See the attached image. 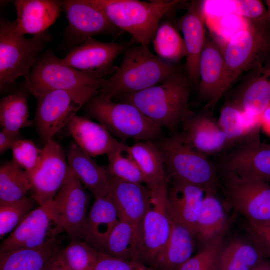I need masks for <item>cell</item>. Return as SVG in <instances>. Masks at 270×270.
Instances as JSON below:
<instances>
[{
  "label": "cell",
  "instance_id": "37",
  "mask_svg": "<svg viewBox=\"0 0 270 270\" xmlns=\"http://www.w3.org/2000/svg\"><path fill=\"white\" fill-rule=\"evenodd\" d=\"M129 146L118 142L106 154L109 174L120 180L145 184V180L139 167L132 156Z\"/></svg>",
  "mask_w": 270,
  "mask_h": 270
},
{
  "label": "cell",
  "instance_id": "24",
  "mask_svg": "<svg viewBox=\"0 0 270 270\" xmlns=\"http://www.w3.org/2000/svg\"><path fill=\"white\" fill-rule=\"evenodd\" d=\"M204 190L196 186L172 180L168 186L167 204L171 220L190 230L196 235L197 221Z\"/></svg>",
  "mask_w": 270,
  "mask_h": 270
},
{
  "label": "cell",
  "instance_id": "42",
  "mask_svg": "<svg viewBox=\"0 0 270 270\" xmlns=\"http://www.w3.org/2000/svg\"><path fill=\"white\" fill-rule=\"evenodd\" d=\"M13 161L25 170L28 176L38 167L42 156V148L31 140L20 138L12 147Z\"/></svg>",
  "mask_w": 270,
  "mask_h": 270
},
{
  "label": "cell",
  "instance_id": "17",
  "mask_svg": "<svg viewBox=\"0 0 270 270\" xmlns=\"http://www.w3.org/2000/svg\"><path fill=\"white\" fill-rule=\"evenodd\" d=\"M62 2L68 22L66 36L74 46L94 36L118 34L122 31L88 0H65Z\"/></svg>",
  "mask_w": 270,
  "mask_h": 270
},
{
  "label": "cell",
  "instance_id": "10",
  "mask_svg": "<svg viewBox=\"0 0 270 270\" xmlns=\"http://www.w3.org/2000/svg\"><path fill=\"white\" fill-rule=\"evenodd\" d=\"M218 176L226 205L247 220H270L268 182L221 171Z\"/></svg>",
  "mask_w": 270,
  "mask_h": 270
},
{
  "label": "cell",
  "instance_id": "4",
  "mask_svg": "<svg viewBox=\"0 0 270 270\" xmlns=\"http://www.w3.org/2000/svg\"><path fill=\"white\" fill-rule=\"evenodd\" d=\"M153 142L172 180L196 186L205 192H216L220 181L215 164L186 142L179 132Z\"/></svg>",
  "mask_w": 270,
  "mask_h": 270
},
{
  "label": "cell",
  "instance_id": "45",
  "mask_svg": "<svg viewBox=\"0 0 270 270\" xmlns=\"http://www.w3.org/2000/svg\"><path fill=\"white\" fill-rule=\"evenodd\" d=\"M93 270H158L133 260H126L100 252Z\"/></svg>",
  "mask_w": 270,
  "mask_h": 270
},
{
  "label": "cell",
  "instance_id": "1",
  "mask_svg": "<svg viewBox=\"0 0 270 270\" xmlns=\"http://www.w3.org/2000/svg\"><path fill=\"white\" fill-rule=\"evenodd\" d=\"M180 71L178 64L162 60L148 46H130L97 94L113 100L160 84Z\"/></svg>",
  "mask_w": 270,
  "mask_h": 270
},
{
  "label": "cell",
  "instance_id": "14",
  "mask_svg": "<svg viewBox=\"0 0 270 270\" xmlns=\"http://www.w3.org/2000/svg\"><path fill=\"white\" fill-rule=\"evenodd\" d=\"M71 172L61 146L53 140L46 142L36 170L29 176L31 197L39 206L52 200Z\"/></svg>",
  "mask_w": 270,
  "mask_h": 270
},
{
  "label": "cell",
  "instance_id": "29",
  "mask_svg": "<svg viewBox=\"0 0 270 270\" xmlns=\"http://www.w3.org/2000/svg\"><path fill=\"white\" fill-rule=\"evenodd\" d=\"M60 239L36 248H22L0 252V270H44L60 250Z\"/></svg>",
  "mask_w": 270,
  "mask_h": 270
},
{
  "label": "cell",
  "instance_id": "26",
  "mask_svg": "<svg viewBox=\"0 0 270 270\" xmlns=\"http://www.w3.org/2000/svg\"><path fill=\"white\" fill-rule=\"evenodd\" d=\"M66 158L72 172L94 198L109 194L110 176L106 167L98 164L75 142L71 144Z\"/></svg>",
  "mask_w": 270,
  "mask_h": 270
},
{
  "label": "cell",
  "instance_id": "22",
  "mask_svg": "<svg viewBox=\"0 0 270 270\" xmlns=\"http://www.w3.org/2000/svg\"><path fill=\"white\" fill-rule=\"evenodd\" d=\"M228 98L246 114L260 118L270 104V60L248 72Z\"/></svg>",
  "mask_w": 270,
  "mask_h": 270
},
{
  "label": "cell",
  "instance_id": "43",
  "mask_svg": "<svg viewBox=\"0 0 270 270\" xmlns=\"http://www.w3.org/2000/svg\"><path fill=\"white\" fill-rule=\"evenodd\" d=\"M228 12L246 20H268L266 8L259 0H222Z\"/></svg>",
  "mask_w": 270,
  "mask_h": 270
},
{
  "label": "cell",
  "instance_id": "11",
  "mask_svg": "<svg viewBox=\"0 0 270 270\" xmlns=\"http://www.w3.org/2000/svg\"><path fill=\"white\" fill-rule=\"evenodd\" d=\"M259 128L242 142L218 155L214 162L218 171L270 181V144L260 142Z\"/></svg>",
  "mask_w": 270,
  "mask_h": 270
},
{
  "label": "cell",
  "instance_id": "49",
  "mask_svg": "<svg viewBox=\"0 0 270 270\" xmlns=\"http://www.w3.org/2000/svg\"><path fill=\"white\" fill-rule=\"evenodd\" d=\"M252 270H270V264L268 262H262L253 268Z\"/></svg>",
  "mask_w": 270,
  "mask_h": 270
},
{
  "label": "cell",
  "instance_id": "38",
  "mask_svg": "<svg viewBox=\"0 0 270 270\" xmlns=\"http://www.w3.org/2000/svg\"><path fill=\"white\" fill-rule=\"evenodd\" d=\"M138 238L135 226L120 220L108 238L104 252L117 258L132 260Z\"/></svg>",
  "mask_w": 270,
  "mask_h": 270
},
{
  "label": "cell",
  "instance_id": "3",
  "mask_svg": "<svg viewBox=\"0 0 270 270\" xmlns=\"http://www.w3.org/2000/svg\"><path fill=\"white\" fill-rule=\"evenodd\" d=\"M116 28L127 32L139 44L148 46L163 16L181 0H88Z\"/></svg>",
  "mask_w": 270,
  "mask_h": 270
},
{
  "label": "cell",
  "instance_id": "39",
  "mask_svg": "<svg viewBox=\"0 0 270 270\" xmlns=\"http://www.w3.org/2000/svg\"><path fill=\"white\" fill-rule=\"evenodd\" d=\"M100 252L80 240H73L58 251L61 258L70 270H93Z\"/></svg>",
  "mask_w": 270,
  "mask_h": 270
},
{
  "label": "cell",
  "instance_id": "20",
  "mask_svg": "<svg viewBox=\"0 0 270 270\" xmlns=\"http://www.w3.org/2000/svg\"><path fill=\"white\" fill-rule=\"evenodd\" d=\"M202 0H192L184 14L179 20L186 48V74L190 81H200L199 66L206 39Z\"/></svg>",
  "mask_w": 270,
  "mask_h": 270
},
{
  "label": "cell",
  "instance_id": "21",
  "mask_svg": "<svg viewBox=\"0 0 270 270\" xmlns=\"http://www.w3.org/2000/svg\"><path fill=\"white\" fill-rule=\"evenodd\" d=\"M110 176L109 194L119 219L133 224L138 230V238L142 222L150 198V188L144 184L126 182Z\"/></svg>",
  "mask_w": 270,
  "mask_h": 270
},
{
  "label": "cell",
  "instance_id": "40",
  "mask_svg": "<svg viewBox=\"0 0 270 270\" xmlns=\"http://www.w3.org/2000/svg\"><path fill=\"white\" fill-rule=\"evenodd\" d=\"M226 230L204 242L202 249L191 257L179 270H218L220 254Z\"/></svg>",
  "mask_w": 270,
  "mask_h": 270
},
{
  "label": "cell",
  "instance_id": "16",
  "mask_svg": "<svg viewBox=\"0 0 270 270\" xmlns=\"http://www.w3.org/2000/svg\"><path fill=\"white\" fill-rule=\"evenodd\" d=\"M199 74L198 98L206 102L204 110L212 113L232 84L220 49L212 34L206 36Z\"/></svg>",
  "mask_w": 270,
  "mask_h": 270
},
{
  "label": "cell",
  "instance_id": "47",
  "mask_svg": "<svg viewBox=\"0 0 270 270\" xmlns=\"http://www.w3.org/2000/svg\"><path fill=\"white\" fill-rule=\"evenodd\" d=\"M58 251L52 257L44 270H70L61 258Z\"/></svg>",
  "mask_w": 270,
  "mask_h": 270
},
{
  "label": "cell",
  "instance_id": "34",
  "mask_svg": "<svg viewBox=\"0 0 270 270\" xmlns=\"http://www.w3.org/2000/svg\"><path fill=\"white\" fill-rule=\"evenodd\" d=\"M31 182L28 174L11 160L0 168V204L22 200L30 190Z\"/></svg>",
  "mask_w": 270,
  "mask_h": 270
},
{
  "label": "cell",
  "instance_id": "50",
  "mask_svg": "<svg viewBox=\"0 0 270 270\" xmlns=\"http://www.w3.org/2000/svg\"><path fill=\"white\" fill-rule=\"evenodd\" d=\"M266 3L267 7L266 9L268 11V20L270 22V0H266Z\"/></svg>",
  "mask_w": 270,
  "mask_h": 270
},
{
  "label": "cell",
  "instance_id": "6",
  "mask_svg": "<svg viewBox=\"0 0 270 270\" xmlns=\"http://www.w3.org/2000/svg\"><path fill=\"white\" fill-rule=\"evenodd\" d=\"M84 106L88 116L122 140L155 141L163 136L162 128L131 104L96 94Z\"/></svg>",
  "mask_w": 270,
  "mask_h": 270
},
{
  "label": "cell",
  "instance_id": "33",
  "mask_svg": "<svg viewBox=\"0 0 270 270\" xmlns=\"http://www.w3.org/2000/svg\"><path fill=\"white\" fill-rule=\"evenodd\" d=\"M264 258L252 242L234 239L224 244L218 270H252Z\"/></svg>",
  "mask_w": 270,
  "mask_h": 270
},
{
  "label": "cell",
  "instance_id": "2",
  "mask_svg": "<svg viewBox=\"0 0 270 270\" xmlns=\"http://www.w3.org/2000/svg\"><path fill=\"white\" fill-rule=\"evenodd\" d=\"M190 82L182 70L160 84L118 98L136 106L160 128L175 133L194 113L188 103Z\"/></svg>",
  "mask_w": 270,
  "mask_h": 270
},
{
  "label": "cell",
  "instance_id": "41",
  "mask_svg": "<svg viewBox=\"0 0 270 270\" xmlns=\"http://www.w3.org/2000/svg\"><path fill=\"white\" fill-rule=\"evenodd\" d=\"M32 197L12 203L0 204V239L13 231L22 222L34 205Z\"/></svg>",
  "mask_w": 270,
  "mask_h": 270
},
{
  "label": "cell",
  "instance_id": "18",
  "mask_svg": "<svg viewBox=\"0 0 270 270\" xmlns=\"http://www.w3.org/2000/svg\"><path fill=\"white\" fill-rule=\"evenodd\" d=\"M83 186L71 170L54 199L64 232L73 240H80L88 216V198Z\"/></svg>",
  "mask_w": 270,
  "mask_h": 270
},
{
  "label": "cell",
  "instance_id": "46",
  "mask_svg": "<svg viewBox=\"0 0 270 270\" xmlns=\"http://www.w3.org/2000/svg\"><path fill=\"white\" fill-rule=\"evenodd\" d=\"M20 132H12L2 128L0 132V154L11 149L14 143L20 139Z\"/></svg>",
  "mask_w": 270,
  "mask_h": 270
},
{
  "label": "cell",
  "instance_id": "32",
  "mask_svg": "<svg viewBox=\"0 0 270 270\" xmlns=\"http://www.w3.org/2000/svg\"><path fill=\"white\" fill-rule=\"evenodd\" d=\"M246 116L247 114L234 100L229 98L226 99L218 120L226 138V150L242 142L260 126V121L248 124Z\"/></svg>",
  "mask_w": 270,
  "mask_h": 270
},
{
  "label": "cell",
  "instance_id": "36",
  "mask_svg": "<svg viewBox=\"0 0 270 270\" xmlns=\"http://www.w3.org/2000/svg\"><path fill=\"white\" fill-rule=\"evenodd\" d=\"M152 42L156 55L164 61L176 64L186 56L184 39L170 22H160Z\"/></svg>",
  "mask_w": 270,
  "mask_h": 270
},
{
  "label": "cell",
  "instance_id": "15",
  "mask_svg": "<svg viewBox=\"0 0 270 270\" xmlns=\"http://www.w3.org/2000/svg\"><path fill=\"white\" fill-rule=\"evenodd\" d=\"M131 46L130 42H104L90 38L72 47L62 62L84 74L100 78L112 74L116 58Z\"/></svg>",
  "mask_w": 270,
  "mask_h": 270
},
{
  "label": "cell",
  "instance_id": "7",
  "mask_svg": "<svg viewBox=\"0 0 270 270\" xmlns=\"http://www.w3.org/2000/svg\"><path fill=\"white\" fill-rule=\"evenodd\" d=\"M52 38L48 30L26 38L16 30L14 21L0 18V90L20 77L28 80L31 70Z\"/></svg>",
  "mask_w": 270,
  "mask_h": 270
},
{
  "label": "cell",
  "instance_id": "12",
  "mask_svg": "<svg viewBox=\"0 0 270 270\" xmlns=\"http://www.w3.org/2000/svg\"><path fill=\"white\" fill-rule=\"evenodd\" d=\"M64 232L54 200L31 210L2 242L0 252L36 248L53 242Z\"/></svg>",
  "mask_w": 270,
  "mask_h": 270
},
{
  "label": "cell",
  "instance_id": "5",
  "mask_svg": "<svg viewBox=\"0 0 270 270\" xmlns=\"http://www.w3.org/2000/svg\"><path fill=\"white\" fill-rule=\"evenodd\" d=\"M212 36L220 49L232 84L243 72L270 60L269 20H246L244 26L227 39Z\"/></svg>",
  "mask_w": 270,
  "mask_h": 270
},
{
  "label": "cell",
  "instance_id": "9",
  "mask_svg": "<svg viewBox=\"0 0 270 270\" xmlns=\"http://www.w3.org/2000/svg\"><path fill=\"white\" fill-rule=\"evenodd\" d=\"M168 184L150 188L149 204L132 259L152 268L166 244L172 229L167 204Z\"/></svg>",
  "mask_w": 270,
  "mask_h": 270
},
{
  "label": "cell",
  "instance_id": "28",
  "mask_svg": "<svg viewBox=\"0 0 270 270\" xmlns=\"http://www.w3.org/2000/svg\"><path fill=\"white\" fill-rule=\"evenodd\" d=\"M196 237L188 228L172 220L170 237L153 268L158 270H179L192 257Z\"/></svg>",
  "mask_w": 270,
  "mask_h": 270
},
{
  "label": "cell",
  "instance_id": "31",
  "mask_svg": "<svg viewBox=\"0 0 270 270\" xmlns=\"http://www.w3.org/2000/svg\"><path fill=\"white\" fill-rule=\"evenodd\" d=\"M216 192H205L196 223V236L204 242L227 230L228 222Z\"/></svg>",
  "mask_w": 270,
  "mask_h": 270
},
{
  "label": "cell",
  "instance_id": "19",
  "mask_svg": "<svg viewBox=\"0 0 270 270\" xmlns=\"http://www.w3.org/2000/svg\"><path fill=\"white\" fill-rule=\"evenodd\" d=\"M182 126L183 130L180 134L198 152L208 156L218 155L226 150V135L218 120L209 111L194 112Z\"/></svg>",
  "mask_w": 270,
  "mask_h": 270
},
{
  "label": "cell",
  "instance_id": "44",
  "mask_svg": "<svg viewBox=\"0 0 270 270\" xmlns=\"http://www.w3.org/2000/svg\"><path fill=\"white\" fill-rule=\"evenodd\" d=\"M244 228L264 258L270 257V220H246Z\"/></svg>",
  "mask_w": 270,
  "mask_h": 270
},
{
  "label": "cell",
  "instance_id": "48",
  "mask_svg": "<svg viewBox=\"0 0 270 270\" xmlns=\"http://www.w3.org/2000/svg\"><path fill=\"white\" fill-rule=\"evenodd\" d=\"M260 120L264 130L270 134V104L260 116Z\"/></svg>",
  "mask_w": 270,
  "mask_h": 270
},
{
  "label": "cell",
  "instance_id": "27",
  "mask_svg": "<svg viewBox=\"0 0 270 270\" xmlns=\"http://www.w3.org/2000/svg\"><path fill=\"white\" fill-rule=\"evenodd\" d=\"M75 143L92 156L107 154L119 142L100 124L76 115L68 124Z\"/></svg>",
  "mask_w": 270,
  "mask_h": 270
},
{
  "label": "cell",
  "instance_id": "23",
  "mask_svg": "<svg viewBox=\"0 0 270 270\" xmlns=\"http://www.w3.org/2000/svg\"><path fill=\"white\" fill-rule=\"evenodd\" d=\"M14 28L24 35L39 34L47 30L60 16L63 2L56 0H16Z\"/></svg>",
  "mask_w": 270,
  "mask_h": 270
},
{
  "label": "cell",
  "instance_id": "30",
  "mask_svg": "<svg viewBox=\"0 0 270 270\" xmlns=\"http://www.w3.org/2000/svg\"><path fill=\"white\" fill-rule=\"evenodd\" d=\"M128 148L146 186L152 188L169 182L170 177L162 158L153 141L135 142Z\"/></svg>",
  "mask_w": 270,
  "mask_h": 270
},
{
  "label": "cell",
  "instance_id": "13",
  "mask_svg": "<svg viewBox=\"0 0 270 270\" xmlns=\"http://www.w3.org/2000/svg\"><path fill=\"white\" fill-rule=\"evenodd\" d=\"M34 122L38 132L46 142L68 126L90 98L63 90L35 96Z\"/></svg>",
  "mask_w": 270,
  "mask_h": 270
},
{
  "label": "cell",
  "instance_id": "35",
  "mask_svg": "<svg viewBox=\"0 0 270 270\" xmlns=\"http://www.w3.org/2000/svg\"><path fill=\"white\" fill-rule=\"evenodd\" d=\"M0 124L2 128L12 132L30 126L28 96L18 92L2 98L0 101Z\"/></svg>",
  "mask_w": 270,
  "mask_h": 270
},
{
  "label": "cell",
  "instance_id": "8",
  "mask_svg": "<svg viewBox=\"0 0 270 270\" xmlns=\"http://www.w3.org/2000/svg\"><path fill=\"white\" fill-rule=\"evenodd\" d=\"M104 80L64 64L61 58L48 50L38 58L25 86L34 97L51 91L63 90L90 98L98 93Z\"/></svg>",
  "mask_w": 270,
  "mask_h": 270
},
{
  "label": "cell",
  "instance_id": "25",
  "mask_svg": "<svg viewBox=\"0 0 270 270\" xmlns=\"http://www.w3.org/2000/svg\"><path fill=\"white\" fill-rule=\"evenodd\" d=\"M119 220L116 209L110 194L94 198L80 240L100 252H104L108 238Z\"/></svg>",
  "mask_w": 270,
  "mask_h": 270
}]
</instances>
